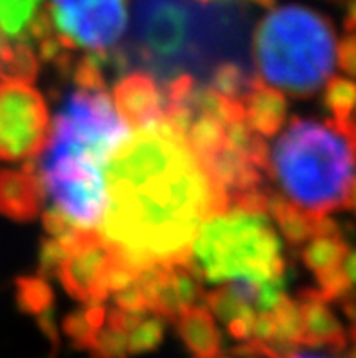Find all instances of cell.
<instances>
[{
	"label": "cell",
	"instance_id": "obj_1",
	"mask_svg": "<svg viewBox=\"0 0 356 358\" xmlns=\"http://www.w3.org/2000/svg\"><path fill=\"white\" fill-rule=\"evenodd\" d=\"M108 208L100 236L142 271L191 262L202 224L229 209L208 169L169 124L138 127L106 166Z\"/></svg>",
	"mask_w": 356,
	"mask_h": 358
},
{
	"label": "cell",
	"instance_id": "obj_2",
	"mask_svg": "<svg viewBox=\"0 0 356 358\" xmlns=\"http://www.w3.org/2000/svg\"><path fill=\"white\" fill-rule=\"evenodd\" d=\"M267 150V177L280 195L316 217L348 208L356 177L353 124L293 117Z\"/></svg>",
	"mask_w": 356,
	"mask_h": 358
},
{
	"label": "cell",
	"instance_id": "obj_3",
	"mask_svg": "<svg viewBox=\"0 0 356 358\" xmlns=\"http://www.w3.org/2000/svg\"><path fill=\"white\" fill-rule=\"evenodd\" d=\"M336 35L331 20L298 4L273 9L252 35L260 80L287 95H315L333 75Z\"/></svg>",
	"mask_w": 356,
	"mask_h": 358
},
{
	"label": "cell",
	"instance_id": "obj_4",
	"mask_svg": "<svg viewBox=\"0 0 356 358\" xmlns=\"http://www.w3.org/2000/svg\"><path fill=\"white\" fill-rule=\"evenodd\" d=\"M191 266L211 284L285 282L282 241L266 211L229 208L200 227L191 248Z\"/></svg>",
	"mask_w": 356,
	"mask_h": 358
},
{
	"label": "cell",
	"instance_id": "obj_5",
	"mask_svg": "<svg viewBox=\"0 0 356 358\" xmlns=\"http://www.w3.org/2000/svg\"><path fill=\"white\" fill-rule=\"evenodd\" d=\"M51 26L69 50L108 53L127 29V0H50Z\"/></svg>",
	"mask_w": 356,
	"mask_h": 358
},
{
	"label": "cell",
	"instance_id": "obj_6",
	"mask_svg": "<svg viewBox=\"0 0 356 358\" xmlns=\"http://www.w3.org/2000/svg\"><path fill=\"white\" fill-rule=\"evenodd\" d=\"M44 96L26 80L0 82V160L27 162L38 157L50 136Z\"/></svg>",
	"mask_w": 356,
	"mask_h": 358
},
{
	"label": "cell",
	"instance_id": "obj_7",
	"mask_svg": "<svg viewBox=\"0 0 356 358\" xmlns=\"http://www.w3.org/2000/svg\"><path fill=\"white\" fill-rule=\"evenodd\" d=\"M55 238L64 244L62 259L53 273L64 289L84 304H104L109 299V277L117 260L113 248L100 236L99 229L75 227Z\"/></svg>",
	"mask_w": 356,
	"mask_h": 358
},
{
	"label": "cell",
	"instance_id": "obj_8",
	"mask_svg": "<svg viewBox=\"0 0 356 358\" xmlns=\"http://www.w3.org/2000/svg\"><path fill=\"white\" fill-rule=\"evenodd\" d=\"M190 13L180 0H142L138 41L151 62H171L184 50L190 31Z\"/></svg>",
	"mask_w": 356,
	"mask_h": 358
},
{
	"label": "cell",
	"instance_id": "obj_9",
	"mask_svg": "<svg viewBox=\"0 0 356 358\" xmlns=\"http://www.w3.org/2000/svg\"><path fill=\"white\" fill-rule=\"evenodd\" d=\"M349 251V244L342 231L316 233L300 248L306 268L315 275L318 282V293L327 302L343 300L353 293V284L343 271V259Z\"/></svg>",
	"mask_w": 356,
	"mask_h": 358
},
{
	"label": "cell",
	"instance_id": "obj_10",
	"mask_svg": "<svg viewBox=\"0 0 356 358\" xmlns=\"http://www.w3.org/2000/svg\"><path fill=\"white\" fill-rule=\"evenodd\" d=\"M115 106L131 127H145L162 122L164 90L148 73H129L122 77L113 91Z\"/></svg>",
	"mask_w": 356,
	"mask_h": 358
},
{
	"label": "cell",
	"instance_id": "obj_11",
	"mask_svg": "<svg viewBox=\"0 0 356 358\" xmlns=\"http://www.w3.org/2000/svg\"><path fill=\"white\" fill-rule=\"evenodd\" d=\"M44 193L31 160L20 169L0 171V215L15 222H29L41 213Z\"/></svg>",
	"mask_w": 356,
	"mask_h": 358
},
{
	"label": "cell",
	"instance_id": "obj_12",
	"mask_svg": "<svg viewBox=\"0 0 356 358\" xmlns=\"http://www.w3.org/2000/svg\"><path fill=\"white\" fill-rule=\"evenodd\" d=\"M298 308L302 317V344L331 350L346 348L348 333L318 289L302 291L298 295Z\"/></svg>",
	"mask_w": 356,
	"mask_h": 358
},
{
	"label": "cell",
	"instance_id": "obj_13",
	"mask_svg": "<svg viewBox=\"0 0 356 358\" xmlns=\"http://www.w3.org/2000/svg\"><path fill=\"white\" fill-rule=\"evenodd\" d=\"M245 122L257 135L269 138L284 127L287 118V102L282 91L275 90L260 78H252L251 86L242 96Z\"/></svg>",
	"mask_w": 356,
	"mask_h": 358
},
{
	"label": "cell",
	"instance_id": "obj_14",
	"mask_svg": "<svg viewBox=\"0 0 356 358\" xmlns=\"http://www.w3.org/2000/svg\"><path fill=\"white\" fill-rule=\"evenodd\" d=\"M176 327L194 358H215L220 350V331L209 308L191 304L176 317Z\"/></svg>",
	"mask_w": 356,
	"mask_h": 358
},
{
	"label": "cell",
	"instance_id": "obj_15",
	"mask_svg": "<svg viewBox=\"0 0 356 358\" xmlns=\"http://www.w3.org/2000/svg\"><path fill=\"white\" fill-rule=\"evenodd\" d=\"M322 102L331 113V118L353 124V115L356 111V82L346 77L329 78L324 84Z\"/></svg>",
	"mask_w": 356,
	"mask_h": 358
},
{
	"label": "cell",
	"instance_id": "obj_16",
	"mask_svg": "<svg viewBox=\"0 0 356 358\" xmlns=\"http://www.w3.org/2000/svg\"><path fill=\"white\" fill-rule=\"evenodd\" d=\"M42 0H0V31L13 38H27Z\"/></svg>",
	"mask_w": 356,
	"mask_h": 358
},
{
	"label": "cell",
	"instance_id": "obj_17",
	"mask_svg": "<svg viewBox=\"0 0 356 358\" xmlns=\"http://www.w3.org/2000/svg\"><path fill=\"white\" fill-rule=\"evenodd\" d=\"M255 78V77H252ZM252 78L249 77L245 69L235 62H222L215 68L211 75V87L218 93L233 99H242L245 91L251 86Z\"/></svg>",
	"mask_w": 356,
	"mask_h": 358
},
{
	"label": "cell",
	"instance_id": "obj_18",
	"mask_svg": "<svg viewBox=\"0 0 356 358\" xmlns=\"http://www.w3.org/2000/svg\"><path fill=\"white\" fill-rule=\"evenodd\" d=\"M17 300L22 309H27L31 313H44L51 302V291L45 284V278H18Z\"/></svg>",
	"mask_w": 356,
	"mask_h": 358
},
{
	"label": "cell",
	"instance_id": "obj_19",
	"mask_svg": "<svg viewBox=\"0 0 356 358\" xmlns=\"http://www.w3.org/2000/svg\"><path fill=\"white\" fill-rule=\"evenodd\" d=\"M336 60L342 71H346L351 78H356V31H351L343 36L336 45Z\"/></svg>",
	"mask_w": 356,
	"mask_h": 358
},
{
	"label": "cell",
	"instance_id": "obj_20",
	"mask_svg": "<svg viewBox=\"0 0 356 358\" xmlns=\"http://www.w3.org/2000/svg\"><path fill=\"white\" fill-rule=\"evenodd\" d=\"M343 271H346V275H348L353 286H356V250L349 248L348 255L343 259Z\"/></svg>",
	"mask_w": 356,
	"mask_h": 358
},
{
	"label": "cell",
	"instance_id": "obj_21",
	"mask_svg": "<svg viewBox=\"0 0 356 358\" xmlns=\"http://www.w3.org/2000/svg\"><path fill=\"white\" fill-rule=\"evenodd\" d=\"M348 208L351 209L353 213H356V177L355 182H353L351 191H349V199H348Z\"/></svg>",
	"mask_w": 356,
	"mask_h": 358
},
{
	"label": "cell",
	"instance_id": "obj_22",
	"mask_svg": "<svg viewBox=\"0 0 356 358\" xmlns=\"http://www.w3.org/2000/svg\"><path fill=\"white\" fill-rule=\"evenodd\" d=\"M243 2H251V4L262 6V8H273L275 0H243Z\"/></svg>",
	"mask_w": 356,
	"mask_h": 358
},
{
	"label": "cell",
	"instance_id": "obj_23",
	"mask_svg": "<svg viewBox=\"0 0 356 358\" xmlns=\"http://www.w3.org/2000/svg\"><path fill=\"white\" fill-rule=\"evenodd\" d=\"M287 358H325V357H318V355H291Z\"/></svg>",
	"mask_w": 356,
	"mask_h": 358
},
{
	"label": "cell",
	"instance_id": "obj_24",
	"mask_svg": "<svg viewBox=\"0 0 356 358\" xmlns=\"http://www.w3.org/2000/svg\"><path fill=\"white\" fill-rule=\"evenodd\" d=\"M353 129H355V135H356V111H355V117H353Z\"/></svg>",
	"mask_w": 356,
	"mask_h": 358
},
{
	"label": "cell",
	"instance_id": "obj_25",
	"mask_svg": "<svg viewBox=\"0 0 356 358\" xmlns=\"http://www.w3.org/2000/svg\"><path fill=\"white\" fill-rule=\"evenodd\" d=\"M351 358H356V350H355V353H353V357Z\"/></svg>",
	"mask_w": 356,
	"mask_h": 358
},
{
	"label": "cell",
	"instance_id": "obj_26",
	"mask_svg": "<svg viewBox=\"0 0 356 358\" xmlns=\"http://www.w3.org/2000/svg\"><path fill=\"white\" fill-rule=\"evenodd\" d=\"M351 296H353V293H351ZM353 300H355V302H356V296H353Z\"/></svg>",
	"mask_w": 356,
	"mask_h": 358
},
{
	"label": "cell",
	"instance_id": "obj_27",
	"mask_svg": "<svg viewBox=\"0 0 356 358\" xmlns=\"http://www.w3.org/2000/svg\"><path fill=\"white\" fill-rule=\"evenodd\" d=\"M200 2H209V0H200Z\"/></svg>",
	"mask_w": 356,
	"mask_h": 358
}]
</instances>
